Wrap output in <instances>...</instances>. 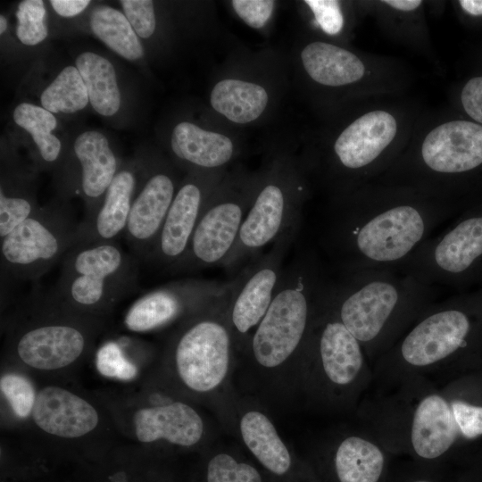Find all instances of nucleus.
<instances>
[{
  "label": "nucleus",
  "instance_id": "nucleus-37",
  "mask_svg": "<svg viewBox=\"0 0 482 482\" xmlns=\"http://www.w3.org/2000/svg\"><path fill=\"white\" fill-rule=\"evenodd\" d=\"M97 370L104 377L129 380L136 377L137 369L123 353L115 342H107L100 347L96 357Z\"/></svg>",
  "mask_w": 482,
  "mask_h": 482
},
{
  "label": "nucleus",
  "instance_id": "nucleus-20",
  "mask_svg": "<svg viewBox=\"0 0 482 482\" xmlns=\"http://www.w3.org/2000/svg\"><path fill=\"white\" fill-rule=\"evenodd\" d=\"M136 187L132 168L118 170L93 215L79 222L75 245L115 242L124 234Z\"/></svg>",
  "mask_w": 482,
  "mask_h": 482
},
{
  "label": "nucleus",
  "instance_id": "nucleus-42",
  "mask_svg": "<svg viewBox=\"0 0 482 482\" xmlns=\"http://www.w3.org/2000/svg\"><path fill=\"white\" fill-rule=\"evenodd\" d=\"M453 4L465 15L471 18L482 17V0H459Z\"/></svg>",
  "mask_w": 482,
  "mask_h": 482
},
{
  "label": "nucleus",
  "instance_id": "nucleus-7",
  "mask_svg": "<svg viewBox=\"0 0 482 482\" xmlns=\"http://www.w3.org/2000/svg\"><path fill=\"white\" fill-rule=\"evenodd\" d=\"M310 193L302 164L287 158L271 161L257 183L237 240L221 267L236 276L253 259L291 230H299Z\"/></svg>",
  "mask_w": 482,
  "mask_h": 482
},
{
  "label": "nucleus",
  "instance_id": "nucleus-30",
  "mask_svg": "<svg viewBox=\"0 0 482 482\" xmlns=\"http://www.w3.org/2000/svg\"><path fill=\"white\" fill-rule=\"evenodd\" d=\"M94 110L103 116H112L120 106V93L113 65L106 58L84 52L76 59Z\"/></svg>",
  "mask_w": 482,
  "mask_h": 482
},
{
  "label": "nucleus",
  "instance_id": "nucleus-46",
  "mask_svg": "<svg viewBox=\"0 0 482 482\" xmlns=\"http://www.w3.org/2000/svg\"><path fill=\"white\" fill-rule=\"evenodd\" d=\"M112 479H110L108 482H130L125 479L120 474H116L112 477Z\"/></svg>",
  "mask_w": 482,
  "mask_h": 482
},
{
  "label": "nucleus",
  "instance_id": "nucleus-29",
  "mask_svg": "<svg viewBox=\"0 0 482 482\" xmlns=\"http://www.w3.org/2000/svg\"><path fill=\"white\" fill-rule=\"evenodd\" d=\"M313 37L349 45L353 30L364 18L359 1L305 0Z\"/></svg>",
  "mask_w": 482,
  "mask_h": 482
},
{
  "label": "nucleus",
  "instance_id": "nucleus-23",
  "mask_svg": "<svg viewBox=\"0 0 482 482\" xmlns=\"http://www.w3.org/2000/svg\"><path fill=\"white\" fill-rule=\"evenodd\" d=\"M173 155L191 171H222L232 162L238 149L224 133L208 130L190 121H181L172 129Z\"/></svg>",
  "mask_w": 482,
  "mask_h": 482
},
{
  "label": "nucleus",
  "instance_id": "nucleus-41",
  "mask_svg": "<svg viewBox=\"0 0 482 482\" xmlns=\"http://www.w3.org/2000/svg\"><path fill=\"white\" fill-rule=\"evenodd\" d=\"M51 6L60 16L70 18L82 12L90 4L88 0H52Z\"/></svg>",
  "mask_w": 482,
  "mask_h": 482
},
{
  "label": "nucleus",
  "instance_id": "nucleus-18",
  "mask_svg": "<svg viewBox=\"0 0 482 482\" xmlns=\"http://www.w3.org/2000/svg\"><path fill=\"white\" fill-rule=\"evenodd\" d=\"M87 336L76 324L46 322L22 331L16 340L19 358L28 366L42 370L64 368L85 351Z\"/></svg>",
  "mask_w": 482,
  "mask_h": 482
},
{
  "label": "nucleus",
  "instance_id": "nucleus-13",
  "mask_svg": "<svg viewBox=\"0 0 482 482\" xmlns=\"http://www.w3.org/2000/svg\"><path fill=\"white\" fill-rule=\"evenodd\" d=\"M299 230L280 237L264 253L245 265L233 278L228 319L235 348L245 351L252 333L266 314L285 269L284 262Z\"/></svg>",
  "mask_w": 482,
  "mask_h": 482
},
{
  "label": "nucleus",
  "instance_id": "nucleus-35",
  "mask_svg": "<svg viewBox=\"0 0 482 482\" xmlns=\"http://www.w3.org/2000/svg\"><path fill=\"white\" fill-rule=\"evenodd\" d=\"M206 482H262V479L253 466L237 461L229 453H220L208 461Z\"/></svg>",
  "mask_w": 482,
  "mask_h": 482
},
{
  "label": "nucleus",
  "instance_id": "nucleus-15",
  "mask_svg": "<svg viewBox=\"0 0 482 482\" xmlns=\"http://www.w3.org/2000/svg\"><path fill=\"white\" fill-rule=\"evenodd\" d=\"M225 174L226 170L190 171L179 187L146 262L171 271L183 259L204 205Z\"/></svg>",
  "mask_w": 482,
  "mask_h": 482
},
{
  "label": "nucleus",
  "instance_id": "nucleus-11",
  "mask_svg": "<svg viewBox=\"0 0 482 482\" xmlns=\"http://www.w3.org/2000/svg\"><path fill=\"white\" fill-rule=\"evenodd\" d=\"M257 175L225 174L208 198L183 259L171 270L191 272L221 266L237 240Z\"/></svg>",
  "mask_w": 482,
  "mask_h": 482
},
{
  "label": "nucleus",
  "instance_id": "nucleus-32",
  "mask_svg": "<svg viewBox=\"0 0 482 482\" xmlns=\"http://www.w3.org/2000/svg\"><path fill=\"white\" fill-rule=\"evenodd\" d=\"M12 117L19 127L31 135L41 159L46 163L55 162L60 156L62 144L52 133L57 125L54 113L42 106L21 103L15 107Z\"/></svg>",
  "mask_w": 482,
  "mask_h": 482
},
{
  "label": "nucleus",
  "instance_id": "nucleus-36",
  "mask_svg": "<svg viewBox=\"0 0 482 482\" xmlns=\"http://www.w3.org/2000/svg\"><path fill=\"white\" fill-rule=\"evenodd\" d=\"M0 389L16 416L26 418L32 413L37 394L28 378L18 374H5L0 379Z\"/></svg>",
  "mask_w": 482,
  "mask_h": 482
},
{
  "label": "nucleus",
  "instance_id": "nucleus-1",
  "mask_svg": "<svg viewBox=\"0 0 482 482\" xmlns=\"http://www.w3.org/2000/svg\"><path fill=\"white\" fill-rule=\"evenodd\" d=\"M470 202L373 180L329 198L320 245L337 274L398 269Z\"/></svg>",
  "mask_w": 482,
  "mask_h": 482
},
{
  "label": "nucleus",
  "instance_id": "nucleus-47",
  "mask_svg": "<svg viewBox=\"0 0 482 482\" xmlns=\"http://www.w3.org/2000/svg\"><path fill=\"white\" fill-rule=\"evenodd\" d=\"M480 357H482V351H481V353H480V356H479V358H480Z\"/></svg>",
  "mask_w": 482,
  "mask_h": 482
},
{
  "label": "nucleus",
  "instance_id": "nucleus-8",
  "mask_svg": "<svg viewBox=\"0 0 482 482\" xmlns=\"http://www.w3.org/2000/svg\"><path fill=\"white\" fill-rule=\"evenodd\" d=\"M138 258L117 242L74 245L51 292L79 312L106 309L137 288Z\"/></svg>",
  "mask_w": 482,
  "mask_h": 482
},
{
  "label": "nucleus",
  "instance_id": "nucleus-26",
  "mask_svg": "<svg viewBox=\"0 0 482 482\" xmlns=\"http://www.w3.org/2000/svg\"><path fill=\"white\" fill-rule=\"evenodd\" d=\"M270 94L256 80L226 77L219 79L210 93L212 108L227 120L237 125L252 124L267 111Z\"/></svg>",
  "mask_w": 482,
  "mask_h": 482
},
{
  "label": "nucleus",
  "instance_id": "nucleus-22",
  "mask_svg": "<svg viewBox=\"0 0 482 482\" xmlns=\"http://www.w3.org/2000/svg\"><path fill=\"white\" fill-rule=\"evenodd\" d=\"M32 417L40 429L63 438L82 436L98 423L97 411L89 403L54 386L37 392Z\"/></svg>",
  "mask_w": 482,
  "mask_h": 482
},
{
  "label": "nucleus",
  "instance_id": "nucleus-34",
  "mask_svg": "<svg viewBox=\"0 0 482 482\" xmlns=\"http://www.w3.org/2000/svg\"><path fill=\"white\" fill-rule=\"evenodd\" d=\"M46 10L42 0L21 1L16 11V36L26 46H36L48 35Z\"/></svg>",
  "mask_w": 482,
  "mask_h": 482
},
{
  "label": "nucleus",
  "instance_id": "nucleus-38",
  "mask_svg": "<svg viewBox=\"0 0 482 482\" xmlns=\"http://www.w3.org/2000/svg\"><path fill=\"white\" fill-rule=\"evenodd\" d=\"M124 15L137 35L142 38L151 37L156 27L154 7L150 0H122Z\"/></svg>",
  "mask_w": 482,
  "mask_h": 482
},
{
  "label": "nucleus",
  "instance_id": "nucleus-27",
  "mask_svg": "<svg viewBox=\"0 0 482 482\" xmlns=\"http://www.w3.org/2000/svg\"><path fill=\"white\" fill-rule=\"evenodd\" d=\"M239 430L247 449L265 469L278 476L289 470V450L266 414L257 410L245 411L240 419Z\"/></svg>",
  "mask_w": 482,
  "mask_h": 482
},
{
  "label": "nucleus",
  "instance_id": "nucleus-28",
  "mask_svg": "<svg viewBox=\"0 0 482 482\" xmlns=\"http://www.w3.org/2000/svg\"><path fill=\"white\" fill-rule=\"evenodd\" d=\"M333 462L338 482H380L385 473L386 458L381 449L356 436L341 441Z\"/></svg>",
  "mask_w": 482,
  "mask_h": 482
},
{
  "label": "nucleus",
  "instance_id": "nucleus-21",
  "mask_svg": "<svg viewBox=\"0 0 482 482\" xmlns=\"http://www.w3.org/2000/svg\"><path fill=\"white\" fill-rule=\"evenodd\" d=\"M411 439L414 453L427 461L444 456L457 442H466L452 400L437 394L422 398L414 411Z\"/></svg>",
  "mask_w": 482,
  "mask_h": 482
},
{
  "label": "nucleus",
  "instance_id": "nucleus-19",
  "mask_svg": "<svg viewBox=\"0 0 482 482\" xmlns=\"http://www.w3.org/2000/svg\"><path fill=\"white\" fill-rule=\"evenodd\" d=\"M364 17L374 20L392 41L436 61L423 0L359 1Z\"/></svg>",
  "mask_w": 482,
  "mask_h": 482
},
{
  "label": "nucleus",
  "instance_id": "nucleus-10",
  "mask_svg": "<svg viewBox=\"0 0 482 482\" xmlns=\"http://www.w3.org/2000/svg\"><path fill=\"white\" fill-rule=\"evenodd\" d=\"M230 293L188 317L172 341L178 376L193 392L212 393L228 378L236 349L228 319Z\"/></svg>",
  "mask_w": 482,
  "mask_h": 482
},
{
  "label": "nucleus",
  "instance_id": "nucleus-12",
  "mask_svg": "<svg viewBox=\"0 0 482 482\" xmlns=\"http://www.w3.org/2000/svg\"><path fill=\"white\" fill-rule=\"evenodd\" d=\"M78 225L66 205L39 207L1 238L2 273L37 281L75 245Z\"/></svg>",
  "mask_w": 482,
  "mask_h": 482
},
{
  "label": "nucleus",
  "instance_id": "nucleus-16",
  "mask_svg": "<svg viewBox=\"0 0 482 482\" xmlns=\"http://www.w3.org/2000/svg\"><path fill=\"white\" fill-rule=\"evenodd\" d=\"M175 177L168 170L153 171L135 196L124 237L133 254L147 261L178 191Z\"/></svg>",
  "mask_w": 482,
  "mask_h": 482
},
{
  "label": "nucleus",
  "instance_id": "nucleus-4",
  "mask_svg": "<svg viewBox=\"0 0 482 482\" xmlns=\"http://www.w3.org/2000/svg\"><path fill=\"white\" fill-rule=\"evenodd\" d=\"M481 170L482 125L443 108L426 109L404 150L375 180L466 199Z\"/></svg>",
  "mask_w": 482,
  "mask_h": 482
},
{
  "label": "nucleus",
  "instance_id": "nucleus-5",
  "mask_svg": "<svg viewBox=\"0 0 482 482\" xmlns=\"http://www.w3.org/2000/svg\"><path fill=\"white\" fill-rule=\"evenodd\" d=\"M329 278L312 251L285 266L273 301L245 349L256 366L274 370L308 356Z\"/></svg>",
  "mask_w": 482,
  "mask_h": 482
},
{
  "label": "nucleus",
  "instance_id": "nucleus-45",
  "mask_svg": "<svg viewBox=\"0 0 482 482\" xmlns=\"http://www.w3.org/2000/svg\"><path fill=\"white\" fill-rule=\"evenodd\" d=\"M7 29L6 18L3 15L0 16V34H4Z\"/></svg>",
  "mask_w": 482,
  "mask_h": 482
},
{
  "label": "nucleus",
  "instance_id": "nucleus-24",
  "mask_svg": "<svg viewBox=\"0 0 482 482\" xmlns=\"http://www.w3.org/2000/svg\"><path fill=\"white\" fill-rule=\"evenodd\" d=\"M133 422L136 436L143 443L163 439L189 447L201 440L204 430L197 411L181 402L140 409L134 414Z\"/></svg>",
  "mask_w": 482,
  "mask_h": 482
},
{
  "label": "nucleus",
  "instance_id": "nucleus-33",
  "mask_svg": "<svg viewBox=\"0 0 482 482\" xmlns=\"http://www.w3.org/2000/svg\"><path fill=\"white\" fill-rule=\"evenodd\" d=\"M88 94L76 66H67L42 92L40 103L52 113H72L84 109Z\"/></svg>",
  "mask_w": 482,
  "mask_h": 482
},
{
  "label": "nucleus",
  "instance_id": "nucleus-25",
  "mask_svg": "<svg viewBox=\"0 0 482 482\" xmlns=\"http://www.w3.org/2000/svg\"><path fill=\"white\" fill-rule=\"evenodd\" d=\"M73 150L80 166V190L86 202L83 219L93 215L118 172L117 158L106 137L95 130L78 136Z\"/></svg>",
  "mask_w": 482,
  "mask_h": 482
},
{
  "label": "nucleus",
  "instance_id": "nucleus-44",
  "mask_svg": "<svg viewBox=\"0 0 482 482\" xmlns=\"http://www.w3.org/2000/svg\"><path fill=\"white\" fill-rule=\"evenodd\" d=\"M406 482H436L429 478H425V477H418V478H413ZM456 482H462L461 481V478H458L456 480Z\"/></svg>",
  "mask_w": 482,
  "mask_h": 482
},
{
  "label": "nucleus",
  "instance_id": "nucleus-2",
  "mask_svg": "<svg viewBox=\"0 0 482 482\" xmlns=\"http://www.w3.org/2000/svg\"><path fill=\"white\" fill-rule=\"evenodd\" d=\"M425 111L406 94L349 103L324 115L326 123L301 162L329 198L348 193L391 167Z\"/></svg>",
  "mask_w": 482,
  "mask_h": 482
},
{
  "label": "nucleus",
  "instance_id": "nucleus-31",
  "mask_svg": "<svg viewBox=\"0 0 482 482\" xmlns=\"http://www.w3.org/2000/svg\"><path fill=\"white\" fill-rule=\"evenodd\" d=\"M94 34L111 50L129 61L140 59L144 49L124 13L109 5H97L90 14Z\"/></svg>",
  "mask_w": 482,
  "mask_h": 482
},
{
  "label": "nucleus",
  "instance_id": "nucleus-17",
  "mask_svg": "<svg viewBox=\"0 0 482 482\" xmlns=\"http://www.w3.org/2000/svg\"><path fill=\"white\" fill-rule=\"evenodd\" d=\"M308 355L317 357L328 380L338 386L352 384L363 366L362 345L335 314L327 291Z\"/></svg>",
  "mask_w": 482,
  "mask_h": 482
},
{
  "label": "nucleus",
  "instance_id": "nucleus-39",
  "mask_svg": "<svg viewBox=\"0 0 482 482\" xmlns=\"http://www.w3.org/2000/svg\"><path fill=\"white\" fill-rule=\"evenodd\" d=\"M276 5L270 0H233L231 6L237 15L253 29L263 28L270 19Z\"/></svg>",
  "mask_w": 482,
  "mask_h": 482
},
{
  "label": "nucleus",
  "instance_id": "nucleus-3",
  "mask_svg": "<svg viewBox=\"0 0 482 482\" xmlns=\"http://www.w3.org/2000/svg\"><path fill=\"white\" fill-rule=\"evenodd\" d=\"M439 288L395 268L337 274L327 299L338 320L371 350L388 345L436 299Z\"/></svg>",
  "mask_w": 482,
  "mask_h": 482
},
{
  "label": "nucleus",
  "instance_id": "nucleus-43",
  "mask_svg": "<svg viewBox=\"0 0 482 482\" xmlns=\"http://www.w3.org/2000/svg\"><path fill=\"white\" fill-rule=\"evenodd\" d=\"M461 478L462 482H482V458L473 462L471 468Z\"/></svg>",
  "mask_w": 482,
  "mask_h": 482
},
{
  "label": "nucleus",
  "instance_id": "nucleus-40",
  "mask_svg": "<svg viewBox=\"0 0 482 482\" xmlns=\"http://www.w3.org/2000/svg\"><path fill=\"white\" fill-rule=\"evenodd\" d=\"M455 99L470 120L482 125V75L473 76L464 82Z\"/></svg>",
  "mask_w": 482,
  "mask_h": 482
},
{
  "label": "nucleus",
  "instance_id": "nucleus-14",
  "mask_svg": "<svg viewBox=\"0 0 482 482\" xmlns=\"http://www.w3.org/2000/svg\"><path fill=\"white\" fill-rule=\"evenodd\" d=\"M231 281L185 278L169 282L136 300L128 310L124 324L133 332L162 328L184 316H192L231 291Z\"/></svg>",
  "mask_w": 482,
  "mask_h": 482
},
{
  "label": "nucleus",
  "instance_id": "nucleus-9",
  "mask_svg": "<svg viewBox=\"0 0 482 482\" xmlns=\"http://www.w3.org/2000/svg\"><path fill=\"white\" fill-rule=\"evenodd\" d=\"M398 269L439 289L481 287L482 200L470 202Z\"/></svg>",
  "mask_w": 482,
  "mask_h": 482
},
{
  "label": "nucleus",
  "instance_id": "nucleus-6",
  "mask_svg": "<svg viewBox=\"0 0 482 482\" xmlns=\"http://www.w3.org/2000/svg\"><path fill=\"white\" fill-rule=\"evenodd\" d=\"M302 79L323 115L356 100L404 95L413 81L403 61L316 37L299 47Z\"/></svg>",
  "mask_w": 482,
  "mask_h": 482
}]
</instances>
